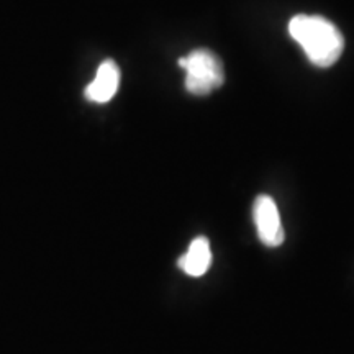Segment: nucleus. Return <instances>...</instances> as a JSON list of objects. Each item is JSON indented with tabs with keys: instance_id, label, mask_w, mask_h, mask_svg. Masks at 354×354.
<instances>
[{
	"instance_id": "f257e3e1",
	"label": "nucleus",
	"mask_w": 354,
	"mask_h": 354,
	"mask_svg": "<svg viewBox=\"0 0 354 354\" xmlns=\"http://www.w3.org/2000/svg\"><path fill=\"white\" fill-rule=\"evenodd\" d=\"M289 33L302 46L310 63L318 68H330L343 55V35L325 17L295 15L289 21Z\"/></svg>"
},
{
	"instance_id": "f03ea898",
	"label": "nucleus",
	"mask_w": 354,
	"mask_h": 354,
	"mask_svg": "<svg viewBox=\"0 0 354 354\" xmlns=\"http://www.w3.org/2000/svg\"><path fill=\"white\" fill-rule=\"evenodd\" d=\"M179 66L185 71V88L192 95H209L225 82L221 61L215 53L198 48L180 57Z\"/></svg>"
},
{
	"instance_id": "7ed1b4c3",
	"label": "nucleus",
	"mask_w": 354,
	"mask_h": 354,
	"mask_svg": "<svg viewBox=\"0 0 354 354\" xmlns=\"http://www.w3.org/2000/svg\"><path fill=\"white\" fill-rule=\"evenodd\" d=\"M254 223L263 245L277 248L284 243V228L276 202L269 196H259L254 202Z\"/></svg>"
},
{
	"instance_id": "20e7f679",
	"label": "nucleus",
	"mask_w": 354,
	"mask_h": 354,
	"mask_svg": "<svg viewBox=\"0 0 354 354\" xmlns=\"http://www.w3.org/2000/svg\"><path fill=\"white\" fill-rule=\"evenodd\" d=\"M120 86V69L115 61H104L97 69V74L88 86L86 87V97L91 102L105 104L112 100Z\"/></svg>"
},
{
	"instance_id": "39448f33",
	"label": "nucleus",
	"mask_w": 354,
	"mask_h": 354,
	"mask_svg": "<svg viewBox=\"0 0 354 354\" xmlns=\"http://www.w3.org/2000/svg\"><path fill=\"white\" fill-rule=\"evenodd\" d=\"M212 264V251H210V243L205 236H198L190 243L187 253L179 259V266L187 276L192 277H201L209 271Z\"/></svg>"
}]
</instances>
